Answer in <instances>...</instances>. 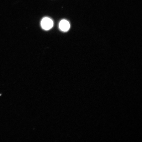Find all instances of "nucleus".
I'll return each mask as SVG.
<instances>
[{
    "instance_id": "obj_2",
    "label": "nucleus",
    "mask_w": 142,
    "mask_h": 142,
    "mask_svg": "<svg viewBox=\"0 0 142 142\" xmlns=\"http://www.w3.org/2000/svg\"><path fill=\"white\" fill-rule=\"evenodd\" d=\"M70 27L69 22L65 20H63L61 21L59 24V27L60 30L65 32L69 30Z\"/></svg>"
},
{
    "instance_id": "obj_1",
    "label": "nucleus",
    "mask_w": 142,
    "mask_h": 142,
    "mask_svg": "<svg viewBox=\"0 0 142 142\" xmlns=\"http://www.w3.org/2000/svg\"><path fill=\"white\" fill-rule=\"evenodd\" d=\"M41 24L42 28L45 30H48L53 27L54 23L50 18L45 17L42 20Z\"/></svg>"
}]
</instances>
